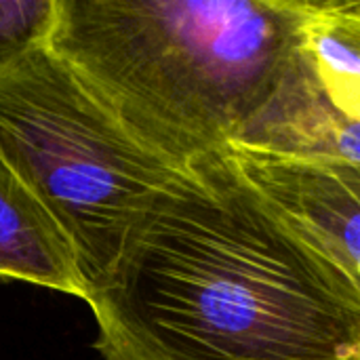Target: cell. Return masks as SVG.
Masks as SVG:
<instances>
[{
  "instance_id": "obj_1",
  "label": "cell",
  "mask_w": 360,
  "mask_h": 360,
  "mask_svg": "<svg viewBox=\"0 0 360 360\" xmlns=\"http://www.w3.org/2000/svg\"><path fill=\"white\" fill-rule=\"evenodd\" d=\"M86 304L103 360H360V289L232 150L171 177Z\"/></svg>"
},
{
  "instance_id": "obj_6",
  "label": "cell",
  "mask_w": 360,
  "mask_h": 360,
  "mask_svg": "<svg viewBox=\"0 0 360 360\" xmlns=\"http://www.w3.org/2000/svg\"><path fill=\"white\" fill-rule=\"evenodd\" d=\"M0 276L86 300L76 251L0 152Z\"/></svg>"
},
{
  "instance_id": "obj_5",
  "label": "cell",
  "mask_w": 360,
  "mask_h": 360,
  "mask_svg": "<svg viewBox=\"0 0 360 360\" xmlns=\"http://www.w3.org/2000/svg\"><path fill=\"white\" fill-rule=\"evenodd\" d=\"M230 150L360 167V118L348 116L327 97L304 40L268 103Z\"/></svg>"
},
{
  "instance_id": "obj_4",
  "label": "cell",
  "mask_w": 360,
  "mask_h": 360,
  "mask_svg": "<svg viewBox=\"0 0 360 360\" xmlns=\"http://www.w3.org/2000/svg\"><path fill=\"white\" fill-rule=\"evenodd\" d=\"M232 154L266 202L360 289V167Z\"/></svg>"
},
{
  "instance_id": "obj_8",
  "label": "cell",
  "mask_w": 360,
  "mask_h": 360,
  "mask_svg": "<svg viewBox=\"0 0 360 360\" xmlns=\"http://www.w3.org/2000/svg\"><path fill=\"white\" fill-rule=\"evenodd\" d=\"M57 15L59 0H0V70L46 46Z\"/></svg>"
},
{
  "instance_id": "obj_7",
  "label": "cell",
  "mask_w": 360,
  "mask_h": 360,
  "mask_svg": "<svg viewBox=\"0 0 360 360\" xmlns=\"http://www.w3.org/2000/svg\"><path fill=\"white\" fill-rule=\"evenodd\" d=\"M306 53L327 97L360 118V0H306Z\"/></svg>"
},
{
  "instance_id": "obj_3",
  "label": "cell",
  "mask_w": 360,
  "mask_h": 360,
  "mask_svg": "<svg viewBox=\"0 0 360 360\" xmlns=\"http://www.w3.org/2000/svg\"><path fill=\"white\" fill-rule=\"evenodd\" d=\"M0 152L70 238L86 297L184 167L137 135L49 44L0 70Z\"/></svg>"
},
{
  "instance_id": "obj_2",
  "label": "cell",
  "mask_w": 360,
  "mask_h": 360,
  "mask_svg": "<svg viewBox=\"0 0 360 360\" xmlns=\"http://www.w3.org/2000/svg\"><path fill=\"white\" fill-rule=\"evenodd\" d=\"M306 0H59L49 46L177 165L230 150L297 57Z\"/></svg>"
}]
</instances>
